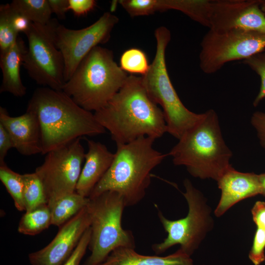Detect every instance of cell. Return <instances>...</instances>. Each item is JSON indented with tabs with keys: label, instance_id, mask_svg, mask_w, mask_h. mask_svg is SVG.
Segmentation results:
<instances>
[{
	"label": "cell",
	"instance_id": "cell-1",
	"mask_svg": "<svg viewBox=\"0 0 265 265\" xmlns=\"http://www.w3.org/2000/svg\"><path fill=\"white\" fill-rule=\"evenodd\" d=\"M94 115L116 145L143 136L156 140L167 132L162 110L149 97L142 78L134 75L128 76L119 91Z\"/></svg>",
	"mask_w": 265,
	"mask_h": 265
},
{
	"label": "cell",
	"instance_id": "cell-2",
	"mask_svg": "<svg viewBox=\"0 0 265 265\" xmlns=\"http://www.w3.org/2000/svg\"><path fill=\"white\" fill-rule=\"evenodd\" d=\"M27 107L33 110L38 117L43 155L82 136L106 132L94 113L82 108L63 91L38 88Z\"/></svg>",
	"mask_w": 265,
	"mask_h": 265
},
{
	"label": "cell",
	"instance_id": "cell-3",
	"mask_svg": "<svg viewBox=\"0 0 265 265\" xmlns=\"http://www.w3.org/2000/svg\"><path fill=\"white\" fill-rule=\"evenodd\" d=\"M155 140L143 136L126 144H117L110 168L89 198L114 191L122 197L126 207L140 202L150 185L151 172L168 156L154 148Z\"/></svg>",
	"mask_w": 265,
	"mask_h": 265
},
{
	"label": "cell",
	"instance_id": "cell-4",
	"mask_svg": "<svg viewBox=\"0 0 265 265\" xmlns=\"http://www.w3.org/2000/svg\"><path fill=\"white\" fill-rule=\"evenodd\" d=\"M175 165L185 166L193 177L217 181L232 166V153L226 145L218 116L212 109L187 130L170 150Z\"/></svg>",
	"mask_w": 265,
	"mask_h": 265
},
{
	"label": "cell",
	"instance_id": "cell-5",
	"mask_svg": "<svg viewBox=\"0 0 265 265\" xmlns=\"http://www.w3.org/2000/svg\"><path fill=\"white\" fill-rule=\"evenodd\" d=\"M128 76L112 51L97 46L80 63L62 91L84 109L96 111L119 91Z\"/></svg>",
	"mask_w": 265,
	"mask_h": 265
},
{
	"label": "cell",
	"instance_id": "cell-6",
	"mask_svg": "<svg viewBox=\"0 0 265 265\" xmlns=\"http://www.w3.org/2000/svg\"><path fill=\"white\" fill-rule=\"evenodd\" d=\"M156 54L147 72L141 77L143 85L150 99L162 108L167 132L179 139L203 117L190 111L181 101L169 78L166 65L165 51L171 39L169 29L157 28Z\"/></svg>",
	"mask_w": 265,
	"mask_h": 265
},
{
	"label": "cell",
	"instance_id": "cell-7",
	"mask_svg": "<svg viewBox=\"0 0 265 265\" xmlns=\"http://www.w3.org/2000/svg\"><path fill=\"white\" fill-rule=\"evenodd\" d=\"M87 206L91 218L90 256L82 265H99L114 250L119 247L135 248L131 231L122 226V217L126 207L118 192L107 191L90 198Z\"/></svg>",
	"mask_w": 265,
	"mask_h": 265
},
{
	"label": "cell",
	"instance_id": "cell-8",
	"mask_svg": "<svg viewBox=\"0 0 265 265\" xmlns=\"http://www.w3.org/2000/svg\"><path fill=\"white\" fill-rule=\"evenodd\" d=\"M184 185L186 191L183 194L188 206V213L185 217L169 220L158 209L159 220L167 236L163 241L152 245L153 250L157 255L180 244V249L190 256L213 227L211 210L202 193L188 179L184 180Z\"/></svg>",
	"mask_w": 265,
	"mask_h": 265
},
{
	"label": "cell",
	"instance_id": "cell-9",
	"mask_svg": "<svg viewBox=\"0 0 265 265\" xmlns=\"http://www.w3.org/2000/svg\"><path fill=\"white\" fill-rule=\"evenodd\" d=\"M57 22L52 19L45 25L31 23L25 33L28 45L23 66L38 84L62 91L65 83L64 61L53 38V28Z\"/></svg>",
	"mask_w": 265,
	"mask_h": 265
},
{
	"label": "cell",
	"instance_id": "cell-10",
	"mask_svg": "<svg viewBox=\"0 0 265 265\" xmlns=\"http://www.w3.org/2000/svg\"><path fill=\"white\" fill-rule=\"evenodd\" d=\"M200 45V69L205 74H212L228 62L244 60L263 52L265 35L239 29L221 33L209 29Z\"/></svg>",
	"mask_w": 265,
	"mask_h": 265
},
{
	"label": "cell",
	"instance_id": "cell-11",
	"mask_svg": "<svg viewBox=\"0 0 265 265\" xmlns=\"http://www.w3.org/2000/svg\"><path fill=\"white\" fill-rule=\"evenodd\" d=\"M80 138L48 152L42 164L35 169L44 186L49 208L76 191L85 154Z\"/></svg>",
	"mask_w": 265,
	"mask_h": 265
},
{
	"label": "cell",
	"instance_id": "cell-12",
	"mask_svg": "<svg viewBox=\"0 0 265 265\" xmlns=\"http://www.w3.org/2000/svg\"><path fill=\"white\" fill-rule=\"evenodd\" d=\"M118 21L115 15L106 12L93 24L82 29H72L56 23L53 28V38L64 58L65 82L94 48L108 41Z\"/></svg>",
	"mask_w": 265,
	"mask_h": 265
},
{
	"label": "cell",
	"instance_id": "cell-13",
	"mask_svg": "<svg viewBox=\"0 0 265 265\" xmlns=\"http://www.w3.org/2000/svg\"><path fill=\"white\" fill-rule=\"evenodd\" d=\"M261 0H212L209 29L221 33L234 29L265 35V15Z\"/></svg>",
	"mask_w": 265,
	"mask_h": 265
},
{
	"label": "cell",
	"instance_id": "cell-14",
	"mask_svg": "<svg viewBox=\"0 0 265 265\" xmlns=\"http://www.w3.org/2000/svg\"><path fill=\"white\" fill-rule=\"evenodd\" d=\"M90 225V216L86 206L59 227L48 245L29 254V263L31 265H63Z\"/></svg>",
	"mask_w": 265,
	"mask_h": 265
},
{
	"label": "cell",
	"instance_id": "cell-15",
	"mask_svg": "<svg viewBox=\"0 0 265 265\" xmlns=\"http://www.w3.org/2000/svg\"><path fill=\"white\" fill-rule=\"evenodd\" d=\"M0 124L9 134L14 148L21 154L31 156L42 154L41 127L33 110L27 107L24 114L12 117L8 114L6 108L0 106Z\"/></svg>",
	"mask_w": 265,
	"mask_h": 265
},
{
	"label": "cell",
	"instance_id": "cell-16",
	"mask_svg": "<svg viewBox=\"0 0 265 265\" xmlns=\"http://www.w3.org/2000/svg\"><path fill=\"white\" fill-rule=\"evenodd\" d=\"M221 194L214 210L217 217L222 215L238 202L260 194L259 175L236 170L231 166L216 181Z\"/></svg>",
	"mask_w": 265,
	"mask_h": 265
},
{
	"label": "cell",
	"instance_id": "cell-17",
	"mask_svg": "<svg viewBox=\"0 0 265 265\" xmlns=\"http://www.w3.org/2000/svg\"><path fill=\"white\" fill-rule=\"evenodd\" d=\"M88 151L85 154V163L77 183L76 192L89 197L93 189L110 168L114 158L106 146L84 137Z\"/></svg>",
	"mask_w": 265,
	"mask_h": 265
},
{
	"label": "cell",
	"instance_id": "cell-18",
	"mask_svg": "<svg viewBox=\"0 0 265 265\" xmlns=\"http://www.w3.org/2000/svg\"><path fill=\"white\" fill-rule=\"evenodd\" d=\"M26 50L24 41L19 36L9 49L0 53V67L2 75L0 93L8 92L18 97L26 94V88L21 78L20 67Z\"/></svg>",
	"mask_w": 265,
	"mask_h": 265
},
{
	"label": "cell",
	"instance_id": "cell-19",
	"mask_svg": "<svg viewBox=\"0 0 265 265\" xmlns=\"http://www.w3.org/2000/svg\"><path fill=\"white\" fill-rule=\"evenodd\" d=\"M99 265H193V261L180 248L169 255H143L134 248L119 247L112 251Z\"/></svg>",
	"mask_w": 265,
	"mask_h": 265
},
{
	"label": "cell",
	"instance_id": "cell-20",
	"mask_svg": "<svg viewBox=\"0 0 265 265\" xmlns=\"http://www.w3.org/2000/svg\"><path fill=\"white\" fill-rule=\"evenodd\" d=\"M212 0H159V11H180L203 26L210 27Z\"/></svg>",
	"mask_w": 265,
	"mask_h": 265
},
{
	"label": "cell",
	"instance_id": "cell-21",
	"mask_svg": "<svg viewBox=\"0 0 265 265\" xmlns=\"http://www.w3.org/2000/svg\"><path fill=\"white\" fill-rule=\"evenodd\" d=\"M89 200L76 191L59 199L50 208L52 225L60 227L86 207Z\"/></svg>",
	"mask_w": 265,
	"mask_h": 265
},
{
	"label": "cell",
	"instance_id": "cell-22",
	"mask_svg": "<svg viewBox=\"0 0 265 265\" xmlns=\"http://www.w3.org/2000/svg\"><path fill=\"white\" fill-rule=\"evenodd\" d=\"M51 225V210L48 204H45L26 212L20 220L18 231L24 235L34 236L48 229Z\"/></svg>",
	"mask_w": 265,
	"mask_h": 265
},
{
	"label": "cell",
	"instance_id": "cell-23",
	"mask_svg": "<svg viewBox=\"0 0 265 265\" xmlns=\"http://www.w3.org/2000/svg\"><path fill=\"white\" fill-rule=\"evenodd\" d=\"M10 4L31 22L45 25L52 19V12L48 0H14Z\"/></svg>",
	"mask_w": 265,
	"mask_h": 265
},
{
	"label": "cell",
	"instance_id": "cell-24",
	"mask_svg": "<svg viewBox=\"0 0 265 265\" xmlns=\"http://www.w3.org/2000/svg\"><path fill=\"white\" fill-rule=\"evenodd\" d=\"M22 175L25 212L30 211L41 205L48 204L44 186L37 174L34 172Z\"/></svg>",
	"mask_w": 265,
	"mask_h": 265
},
{
	"label": "cell",
	"instance_id": "cell-25",
	"mask_svg": "<svg viewBox=\"0 0 265 265\" xmlns=\"http://www.w3.org/2000/svg\"><path fill=\"white\" fill-rule=\"evenodd\" d=\"M0 180L13 199L19 211H25L23 175L11 169L5 163L0 164Z\"/></svg>",
	"mask_w": 265,
	"mask_h": 265
},
{
	"label": "cell",
	"instance_id": "cell-26",
	"mask_svg": "<svg viewBox=\"0 0 265 265\" xmlns=\"http://www.w3.org/2000/svg\"><path fill=\"white\" fill-rule=\"evenodd\" d=\"M120 67L125 72L144 75L148 71L150 65L145 53L137 48H131L125 51L120 60Z\"/></svg>",
	"mask_w": 265,
	"mask_h": 265
},
{
	"label": "cell",
	"instance_id": "cell-27",
	"mask_svg": "<svg viewBox=\"0 0 265 265\" xmlns=\"http://www.w3.org/2000/svg\"><path fill=\"white\" fill-rule=\"evenodd\" d=\"M19 33L14 29L11 21L10 3L0 5V53L9 49L16 42Z\"/></svg>",
	"mask_w": 265,
	"mask_h": 265
},
{
	"label": "cell",
	"instance_id": "cell-28",
	"mask_svg": "<svg viewBox=\"0 0 265 265\" xmlns=\"http://www.w3.org/2000/svg\"><path fill=\"white\" fill-rule=\"evenodd\" d=\"M242 63L248 65L261 78L260 90L253 103V106H256L265 98V52L259 53L244 60Z\"/></svg>",
	"mask_w": 265,
	"mask_h": 265
},
{
	"label": "cell",
	"instance_id": "cell-29",
	"mask_svg": "<svg viewBox=\"0 0 265 265\" xmlns=\"http://www.w3.org/2000/svg\"><path fill=\"white\" fill-rule=\"evenodd\" d=\"M119 3L132 17L149 15L158 11L157 0H121Z\"/></svg>",
	"mask_w": 265,
	"mask_h": 265
},
{
	"label": "cell",
	"instance_id": "cell-30",
	"mask_svg": "<svg viewBox=\"0 0 265 265\" xmlns=\"http://www.w3.org/2000/svg\"><path fill=\"white\" fill-rule=\"evenodd\" d=\"M265 228L257 227L249 258L254 265H260L265 260Z\"/></svg>",
	"mask_w": 265,
	"mask_h": 265
},
{
	"label": "cell",
	"instance_id": "cell-31",
	"mask_svg": "<svg viewBox=\"0 0 265 265\" xmlns=\"http://www.w3.org/2000/svg\"><path fill=\"white\" fill-rule=\"evenodd\" d=\"M91 237V229L89 227L84 233L78 245L63 265H80L84 256Z\"/></svg>",
	"mask_w": 265,
	"mask_h": 265
},
{
	"label": "cell",
	"instance_id": "cell-32",
	"mask_svg": "<svg viewBox=\"0 0 265 265\" xmlns=\"http://www.w3.org/2000/svg\"><path fill=\"white\" fill-rule=\"evenodd\" d=\"M94 0H69L68 10H71L77 16H84L96 6Z\"/></svg>",
	"mask_w": 265,
	"mask_h": 265
},
{
	"label": "cell",
	"instance_id": "cell-33",
	"mask_svg": "<svg viewBox=\"0 0 265 265\" xmlns=\"http://www.w3.org/2000/svg\"><path fill=\"white\" fill-rule=\"evenodd\" d=\"M251 123L256 130L260 143L265 151V113L255 112L251 116Z\"/></svg>",
	"mask_w": 265,
	"mask_h": 265
},
{
	"label": "cell",
	"instance_id": "cell-34",
	"mask_svg": "<svg viewBox=\"0 0 265 265\" xmlns=\"http://www.w3.org/2000/svg\"><path fill=\"white\" fill-rule=\"evenodd\" d=\"M14 148L11 138L5 128L0 124V164L5 163V158L8 151Z\"/></svg>",
	"mask_w": 265,
	"mask_h": 265
},
{
	"label": "cell",
	"instance_id": "cell-35",
	"mask_svg": "<svg viewBox=\"0 0 265 265\" xmlns=\"http://www.w3.org/2000/svg\"><path fill=\"white\" fill-rule=\"evenodd\" d=\"M10 7L12 24L14 29L18 33L23 32L25 33L28 29L31 22L26 17L15 11L11 5Z\"/></svg>",
	"mask_w": 265,
	"mask_h": 265
},
{
	"label": "cell",
	"instance_id": "cell-36",
	"mask_svg": "<svg viewBox=\"0 0 265 265\" xmlns=\"http://www.w3.org/2000/svg\"><path fill=\"white\" fill-rule=\"evenodd\" d=\"M251 213L257 227L265 228V202L257 201L251 209Z\"/></svg>",
	"mask_w": 265,
	"mask_h": 265
},
{
	"label": "cell",
	"instance_id": "cell-37",
	"mask_svg": "<svg viewBox=\"0 0 265 265\" xmlns=\"http://www.w3.org/2000/svg\"><path fill=\"white\" fill-rule=\"evenodd\" d=\"M52 13H54L61 20L66 18L68 11L69 0H48Z\"/></svg>",
	"mask_w": 265,
	"mask_h": 265
},
{
	"label": "cell",
	"instance_id": "cell-38",
	"mask_svg": "<svg viewBox=\"0 0 265 265\" xmlns=\"http://www.w3.org/2000/svg\"><path fill=\"white\" fill-rule=\"evenodd\" d=\"M260 194L265 197V173L259 175Z\"/></svg>",
	"mask_w": 265,
	"mask_h": 265
},
{
	"label": "cell",
	"instance_id": "cell-39",
	"mask_svg": "<svg viewBox=\"0 0 265 265\" xmlns=\"http://www.w3.org/2000/svg\"><path fill=\"white\" fill-rule=\"evenodd\" d=\"M260 8L265 15V0H261Z\"/></svg>",
	"mask_w": 265,
	"mask_h": 265
}]
</instances>
